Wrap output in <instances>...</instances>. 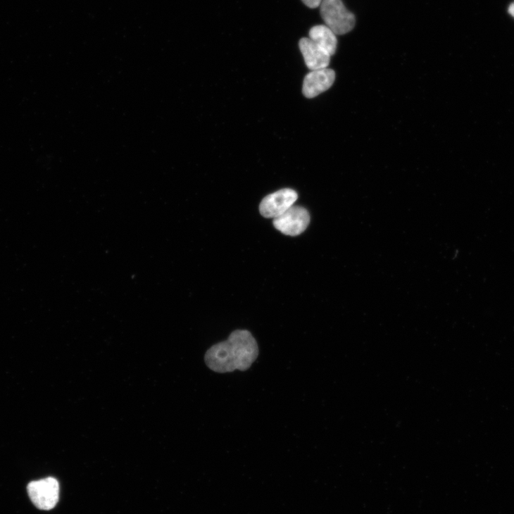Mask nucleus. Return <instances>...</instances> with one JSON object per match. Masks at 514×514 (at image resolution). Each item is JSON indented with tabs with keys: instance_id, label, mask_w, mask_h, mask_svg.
<instances>
[{
	"instance_id": "nucleus-3",
	"label": "nucleus",
	"mask_w": 514,
	"mask_h": 514,
	"mask_svg": "<svg viewBox=\"0 0 514 514\" xmlns=\"http://www.w3.org/2000/svg\"><path fill=\"white\" fill-rule=\"evenodd\" d=\"M27 489L30 500L40 510L53 509L59 501L60 484L54 477L31 482Z\"/></svg>"
},
{
	"instance_id": "nucleus-9",
	"label": "nucleus",
	"mask_w": 514,
	"mask_h": 514,
	"mask_svg": "<svg viewBox=\"0 0 514 514\" xmlns=\"http://www.w3.org/2000/svg\"><path fill=\"white\" fill-rule=\"evenodd\" d=\"M301 1L308 7L312 9L317 8L320 6L322 0H301Z\"/></svg>"
},
{
	"instance_id": "nucleus-4",
	"label": "nucleus",
	"mask_w": 514,
	"mask_h": 514,
	"mask_svg": "<svg viewBox=\"0 0 514 514\" xmlns=\"http://www.w3.org/2000/svg\"><path fill=\"white\" fill-rule=\"evenodd\" d=\"M311 222L308 211L300 206H292L281 216L274 219L275 227L285 235L292 237L302 234Z\"/></svg>"
},
{
	"instance_id": "nucleus-10",
	"label": "nucleus",
	"mask_w": 514,
	"mask_h": 514,
	"mask_svg": "<svg viewBox=\"0 0 514 514\" xmlns=\"http://www.w3.org/2000/svg\"><path fill=\"white\" fill-rule=\"evenodd\" d=\"M508 13L514 18V3L509 6Z\"/></svg>"
},
{
	"instance_id": "nucleus-8",
	"label": "nucleus",
	"mask_w": 514,
	"mask_h": 514,
	"mask_svg": "<svg viewBox=\"0 0 514 514\" xmlns=\"http://www.w3.org/2000/svg\"><path fill=\"white\" fill-rule=\"evenodd\" d=\"M310 39L323 48L331 56H334L337 48V35L327 25H317L308 33Z\"/></svg>"
},
{
	"instance_id": "nucleus-5",
	"label": "nucleus",
	"mask_w": 514,
	"mask_h": 514,
	"mask_svg": "<svg viewBox=\"0 0 514 514\" xmlns=\"http://www.w3.org/2000/svg\"><path fill=\"white\" fill-rule=\"evenodd\" d=\"M298 199L296 191L282 189L265 196L260 205V212L265 218L275 219L292 207Z\"/></svg>"
},
{
	"instance_id": "nucleus-1",
	"label": "nucleus",
	"mask_w": 514,
	"mask_h": 514,
	"mask_svg": "<svg viewBox=\"0 0 514 514\" xmlns=\"http://www.w3.org/2000/svg\"><path fill=\"white\" fill-rule=\"evenodd\" d=\"M258 355V344L250 332L238 330L209 349L204 360L211 370L224 374L249 370Z\"/></svg>"
},
{
	"instance_id": "nucleus-2",
	"label": "nucleus",
	"mask_w": 514,
	"mask_h": 514,
	"mask_svg": "<svg viewBox=\"0 0 514 514\" xmlns=\"http://www.w3.org/2000/svg\"><path fill=\"white\" fill-rule=\"evenodd\" d=\"M320 13L326 25L336 35H345L355 26V16L346 10L342 0H322Z\"/></svg>"
},
{
	"instance_id": "nucleus-7",
	"label": "nucleus",
	"mask_w": 514,
	"mask_h": 514,
	"mask_svg": "<svg viewBox=\"0 0 514 514\" xmlns=\"http://www.w3.org/2000/svg\"><path fill=\"white\" fill-rule=\"evenodd\" d=\"M336 75L332 69L312 71L304 78L303 94L307 98H314L328 90L334 84Z\"/></svg>"
},
{
	"instance_id": "nucleus-6",
	"label": "nucleus",
	"mask_w": 514,
	"mask_h": 514,
	"mask_svg": "<svg viewBox=\"0 0 514 514\" xmlns=\"http://www.w3.org/2000/svg\"><path fill=\"white\" fill-rule=\"evenodd\" d=\"M306 67L314 71L327 68L331 56L310 38H301L299 43Z\"/></svg>"
}]
</instances>
